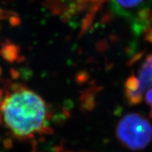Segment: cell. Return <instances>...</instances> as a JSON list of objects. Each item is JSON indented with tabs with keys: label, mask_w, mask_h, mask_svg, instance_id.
I'll list each match as a JSON object with an SVG mask.
<instances>
[{
	"label": "cell",
	"mask_w": 152,
	"mask_h": 152,
	"mask_svg": "<svg viewBox=\"0 0 152 152\" xmlns=\"http://www.w3.org/2000/svg\"><path fill=\"white\" fill-rule=\"evenodd\" d=\"M0 102L4 121L15 137L29 139L44 132L48 126V108L37 93L22 87H12Z\"/></svg>",
	"instance_id": "obj_1"
},
{
	"label": "cell",
	"mask_w": 152,
	"mask_h": 152,
	"mask_svg": "<svg viewBox=\"0 0 152 152\" xmlns=\"http://www.w3.org/2000/svg\"><path fill=\"white\" fill-rule=\"evenodd\" d=\"M116 135L124 147L131 151L143 150L152 141V125L142 114L130 113L120 120Z\"/></svg>",
	"instance_id": "obj_2"
},
{
	"label": "cell",
	"mask_w": 152,
	"mask_h": 152,
	"mask_svg": "<svg viewBox=\"0 0 152 152\" xmlns=\"http://www.w3.org/2000/svg\"><path fill=\"white\" fill-rule=\"evenodd\" d=\"M152 87V53L146 56L136 75L132 74L126 80L124 91L128 104L137 105L141 102L143 96Z\"/></svg>",
	"instance_id": "obj_3"
},
{
	"label": "cell",
	"mask_w": 152,
	"mask_h": 152,
	"mask_svg": "<svg viewBox=\"0 0 152 152\" xmlns=\"http://www.w3.org/2000/svg\"><path fill=\"white\" fill-rule=\"evenodd\" d=\"M110 8L118 15L128 17L141 9L145 0H108Z\"/></svg>",
	"instance_id": "obj_4"
},
{
	"label": "cell",
	"mask_w": 152,
	"mask_h": 152,
	"mask_svg": "<svg viewBox=\"0 0 152 152\" xmlns=\"http://www.w3.org/2000/svg\"><path fill=\"white\" fill-rule=\"evenodd\" d=\"M1 56L8 61L12 62L15 59L16 54V47L12 44H6L0 50Z\"/></svg>",
	"instance_id": "obj_5"
},
{
	"label": "cell",
	"mask_w": 152,
	"mask_h": 152,
	"mask_svg": "<svg viewBox=\"0 0 152 152\" xmlns=\"http://www.w3.org/2000/svg\"><path fill=\"white\" fill-rule=\"evenodd\" d=\"M145 99L147 104H148L151 107L150 116L152 118V87L146 91L145 94Z\"/></svg>",
	"instance_id": "obj_6"
},
{
	"label": "cell",
	"mask_w": 152,
	"mask_h": 152,
	"mask_svg": "<svg viewBox=\"0 0 152 152\" xmlns=\"http://www.w3.org/2000/svg\"><path fill=\"white\" fill-rule=\"evenodd\" d=\"M147 40L148 42L152 43V28L149 29L148 30H147V35H146Z\"/></svg>",
	"instance_id": "obj_7"
},
{
	"label": "cell",
	"mask_w": 152,
	"mask_h": 152,
	"mask_svg": "<svg viewBox=\"0 0 152 152\" xmlns=\"http://www.w3.org/2000/svg\"><path fill=\"white\" fill-rule=\"evenodd\" d=\"M2 91L0 89V102L2 101Z\"/></svg>",
	"instance_id": "obj_8"
},
{
	"label": "cell",
	"mask_w": 152,
	"mask_h": 152,
	"mask_svg": "<svg viewBox=\"0 0 152 152\" xmlns=\"http://www.w3.org/2000/svg\"><path fill=\"white\" fill-rule=\"evenodd\" d=\"M2 124V118H1V116H0V124Z\"/></svg>",
	"instance_id": "obj_9"
},
{
	"label": "cell",
	"mask_w": 152,
	"mask_h": 152,
	"mask_svg": "<svg viewBox=\"0 0 152 152\" xmlns=\"http://www.w3.org/2000/svg\"><path fill=\"white\" fill-rule=\"evenodd\" d=\"M1 73H2V69L0 68V76H1Z\"/></svg>",
	"instance_id": "obj_10"
}]
</instances>
